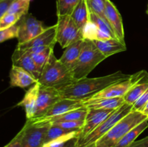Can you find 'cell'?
<instances>
[{"mask_svg":"<svg viewBox=\"0 0 148 147\" xmlns=\"http://www.w3.org/2000/svg\"><path fill=\"white\" fill-rule=\"evenodd\" d=\"M115 110L90 109L85 120V124L80 130L78 136V141L83 139L87 135L92 132L103 121L105 120Z\"/></svg>","mask_w":148,"mask_h":147,"instance_id":"cell-11","label":"cell"},{"mask_svg":"<svg viewBox=\"0 0 148 147\" xmlns=\"http://www.w3.org/2000/svg\"><path fill=\"white\" fill-rule=\"evenodd\" d=\"M84 105L90 109L116 110L125 103L124 97L91 98L83 101Z\"/></svg>","mask_w":148,"mask_h":147,"instance_id":"cell-23","label":"cell"},{"mask_svg":"<svg viewBox=\"0 0 148 147\" xmlns=\"http://www.w3.org/2000/svg\"><path fill=\"white\" fill-rule=\"evenodd\" d=\"M23 135V128L20 130V132L11 140L10 143L4 146V147H21L22 146V138Z\"/></svg>","mask_w":148,"mask_h":147,"instance_id":"cell-35","label":"cell"},{"mask_svg":"<svg viewBox=\"0 0 148 147\" xmlns=\"http://www.w3.org/2000/svg\"><path fill=\"white\" fill-rule=\"evenodd\" d=\"M82 107H85L83 101L61 98L54 105H52L51 108L48 110L46 115L42 118H49V117L62 115L69 111L79 109Z\"/></svg>","mask_w":148,"mask_h":147,"instance_id":"cell-18","label":"cell"},{"mask_svg":"<svg viewBox=\"0 0 148 147\" xmlns=\"http://www.w3.org/2000/svg\"><path fill=\"white\" fill-rule=\"evenodd\" d=\"M131 87L124 96V102L133 105L148 88V73L143 70L131 75Z\"/></svg>","mask_w":148,"mask_h":147,"instance_id":"cell-10","label":"cell"},{"mask_svg":"<svg viewBox=\"0 0 148 147\" xmlns=\"http://www.w3.org/2000/svg\"><path fill=\"white\" fill-rule=\"evenodd\" d=\"M17 34H18L17 23L12 27L0 30V43L7 40L17 37Z\"/></svg>","mask_w":148,"mask_h":147,"instance_id":"cell-32","label":"cell"},{"mask_svg":"<svg viewBox=\"0 0 148 147\" xmlns=\"http://www.w3.org/2000/svg\"><path fill=\"white\" fill-rule=\"evenodd\" d=\"M53 51V48H49L45 51L42 52L40 53H36V54H31L33 60L36 62L37 66L40 68V69H43V66L46 63V62L49 60L51 54Z\"/></svg>","mask_w":148,"mask_h":147,"instance_id":"cell-31","label":"cell"},{"mask_svg":"<svg viewBox=\"0 0 148 147\" xmlns=\"http://www.w3.org/2000/svg\"><path fill=\"white\" fill-rule=\"evenodd\" d=\"M129 147H148V135L144 138L135 141Z\"/></svg>","mask_w":148,"mask_h":147,"instance_id":"cell-38","label":"cell"},{"mask_svg":"<svg viewBox=\"0 0 148 147\" xmlns=\"http://www.w3.org/2000/svg\"><path fill=\"white\" fill-rule=\"evenodd\" d=\"M17 25L18 34L17 39L18 40V45L24 44L33 40L46 28L43 25L41 21L28 13L21 17L17 22Z\"/></svg>","mask_w":148,"mask_h":147,"instance_id":"cell-7","label":"cell"},{"mask_svg":"<svg viewBox=\"0 0 148 147\" xmlns=\"http://www.w3.org/2000/svg\"><path fill=\"white\" fill-rule=\"evenodd\" d=\"M92 41L106 58L127 50L126 43H123L116 38H111L103 40H95Z\"/></svg>","mask_w":148,"mask_h":147,"instance_id":"cell-22","label":"cell"},{"mask_svg":"<svg viewBox=\"0 0 148 147\" xmlns=\"http://www.w3.org/2000/svg\"><path fill=\"white\" fill-rule=\"evenodd\" d=\"M12 65L23 68L31 74L37 81L40 76L42 70L37 66L30 52L16 48L12 57Z\"/></svg>","mask_w":148,"mask_h":147,"instance_id":"cell-13","label":"cell"},{"mask_svg":"<svg viewBox=\"0 0 148 147\" xmlns=\"http://www.w3.org/2000/svg\"><path fill=\"white\" fill-rule=\"evenodd\" d=\"M142 112H143V113L144 114V115H145L146 116L148 117V102H147V103L146 104L145 106L144 109L143 110Z\"/></svg>","mask_w":148,"mask_h":147,"instance_id":"cell-39","label":"cell"},{"mask_svg":"<svg viewBox=\"0 0 148 147\" xmlns=\"http://www.w3.org/2000/svg\"><path fill=\"white\" fill-rule=\"evenodd\" d=\"M76 81L72 72L55 56L53 51L42 69L38 82L42 86L59 90Z\"/></svg>","mask_w":148,"mask_h":147,"instance_id":"cell-2","label":"cell"},{"mask_svg":"<svg viewBox=\"0 0 148 147\" xmlns=\"http://www.w3.org/2000/svg\"><path fill=\"white\" fill-rule=\"evenodd\" d=\"M14 0H0V19L7 12Z\"/></svg>","mask_w":148,"mask_h":147,"instance_id":"cell-37","label":"cell"},{"mask_svg":"<svg viewBox=\"0 0 148 147\" xmlns=\"http://www.w3.org/2000/svg\"><path fill=\"white\" fill-rule=\"evenodd\" d=\"M28 1H31V0H28Z\"/></svg>","mask_w":148,"mask_h":147,"instance_id":"cell-41","label":"cell"},{"mask_svg":"<svg viewBox=\"0 0 148 147\" xmlns=\"http://www.w3.org/2000/svg\"><path fill=\"white\" fill-rule=\"evenodd\" d=\"M147 119L148 117L142 112L132 110L98 140L95 147H114L129 131Z\"/></svg>","mask_w":148,"mask_h":147,"instance_id":"cell-3","label":"cell"},{"mask_svg":"<svg viewBox=\"0 0 148 147\" xmlns=\"http://www.w3.org/2000/svg\"><path fill=\"white\" fill-rule=\"evenodd\" d=\"M132 110V105L124 103L116 109L106 119L83 139L77 141V147H95L97 141L105 135L116 122Z\"/></svg>","mask_w":148,"mask_h":147,"instance_id":"cell-5","label":"cell"},{"mask_svg":"<svg viewBox=\"0 0 148 147\" xmlns=\"http://www.w3.org/2000/svg\"><path fill=\"white\" fill-rule=\"evenodd\" d=\"M148 102V88L147 90L143 94L141 97L137 99V102L132 105V110L134 111H139L142 112L143 110L144 109L145 106Z\"/></svg>","mask_w":148,"mask_h":147,"instance_id":"cell-34","label":"cell"},{"mask_svg":"<svg viewBox=\"0 0 148 147\" xmlns=\"http://www.w3.org/2000/svg\"><path fill=\"white\" fill-rule=\"evenodd\" d=\"M79 130H70L61 128L54 124H50L45 137L43 147L64 142L75 137L79 136Z\"/></svg>","mask_w":148,"mask_h":147,"instance_id":"cell-14","label":"cell"},{"mask_svg":"<svg viewBox=\"0 0 148 147\" xmlns=\"http://www.w3.org/2000/svg\"><path fill=\"white\" fill-rule=\"evenodd\" d=\"M62 97L58 89L40 84L33 118H42L44 116L52 105H54Z\"/></svg>","mask_w":148,"mask_h":147,"instance_id":"cell-9","label":"cell"},{"mask_svg":"<svg viewBox=\"0 0 148 147\" xmlns=\"http://www.w3.org/2000/svg\"><path fill=\"white\" fill-rule=\"evenodd\" d=\"M90 22L92 23L94 25L96 26L97 28L99 29L100 30L109 35L113 38H116L112 28L111 27L110 24H108V22L104 20V19H103L102 17H100V16L90 12Z\"/></svg>","mask_w":148,"mask_h":147,"instance_id":"cell-27","label":"cell"},{"mask_svg":"<svg viewBox=\"0 0 148 147\" xmlns=\"http://www.w3.org/2000/svg\"><path fill=\"white\" fill-rule=\"evenodd\" d=\"M85 39L77 40L65 48L59 60L72 71L83 48Z\"/></svg>","mask_w":148,"mask_h":147,"instance_id":"cell-19","label":"cell"},{"mask_svg":"<svg viewBox=\"0 0 148 147\" xmlns=\"http://www.w3.org/2000/svg\"><path fill=\"white\" fill-rule=\"evenodd\" d=\"M90 12L94 13L106 20L104 14L106 0H86ZM107 21V20H106ZM108 22V21H107Z\"/></svg>","mask_w":148,"mask_h":147,"instance_id":"cell-29","label":"cell"},{"mask_svg":"<svg viewBox=\"0 0 148 147\" xmlns=\"http://www.w3.org/2000/svg\"><path fill=\"white\" fill-rule=\"evenodd\" d=\"M23 16L7 12L0 19V30L9 28L17 24Z\"/></svg>","mask_w":148,"mask_h":147,"instance_id":"cell-30","label":"cell"},{"mask_svg":"<svg viewBox=\"0 0 148 147\" xmlns=\"http://www.w3.org/2000/svg\"><path fill=\"white\" fill-rule=\"evenodd\" d=\"M56 24V40L62 48L77 40L84 39L83 33L79 30L70 15L57 17Z\"/></svg>","mask_w":148,"mask_h":147,"instance_id":"cell-6","label":"cell"},{"mask_svg":"<svg viewBox=\"0 0 148 147\" xmlns=\"http://www.w3.org/2000/svg\"><path fill=\"white\" fill-rule=\"evenodd\" d=\"M104 14L116 38L123 43H125L122 17L118 9L111 0H106Z\"/></svg>","mask_w":148,"mask_h":147,"instance_id":"cell-12","label":"cell"},{"mask_svg":"<svg viewBox=\"0 0 148 147\" xmlns=\"http://www.w3.org/2000/svg\"><path fill=\"white\" fill-rule=\"evenodd\" d=\"M148 128V119L139 124L129 131L114 147H129L136 141V138Z\"/></svg>","mask_w":148,"mask_h":147,"instance_id":"cell-25","label":"cell"},{"mask_svg":"<svg viewBox=\"0 0 148 147\" xmlns=\"http://www.w3.org/2000/svg\"><path fill=\"white\" fill-rule=\"evenodd\" d=\"M30 1L28 0H14L7 12L24 16L28 13Z\"/></svg>","mask_w":148,"mask_h":147,"instance_id":"cell-28","label":"cell"},{"mask_svg":"<svg viewBox=\"0 0 148 147\" xmlns=\"http://www.w3.org/2000/svg\"><path fill=\"white\" fill-rule=\"evenodd\" d=\"M147 9H148V5H147Z\"/></svg>","mask_w":148,"mask_h":147,"instance_id":"cell-42","label":"cell"},{"mask_svg":"<svg viewBox=\"0 0 148 147\" xmlns=\"http://www.w3.org/2000/svg\"><path fill=\"white\" fill-rule=\"evenodd\" d=\"M10 86L13 87L27 88L33 86L38 81L31 74L23 68L12 65L10 72Z\"/></svg>","mask_w":148,"mask_h":147,"instance_id":"cell-17","label":"cell"},{"mask_svg":"<svg viewBox=\"0 0 148 147\" xmlns=\"http://www.w3.org/2000/svg\"><path fill=\"white\" fill-rule=\"evenodd\" d=\"M80 0H56V15H71Z\"/></svg>","mask_w":148,"mask_h":147,"instance_id":"cell-26","label":"cell"},{"mask_svg":"<svg viewBox=\"0 0 148 147\" xmlns=\"http://www.w3.org/2000/svg\"><path fill=\"white\" fill-rule=\"evenodd\" d=\"M39 88L40 84L38 82L33 84L26 92L23 99L17 104V106H20L25 109L27 120L34 118Z\"/></svg>","mask_w":148,"mask_h":147,"instance_id":"cell-20","label":"cell"},{"mask_svg":"<svg viewBox=\"0 0 148 147\" xmlns=\"http://www.w3.org/2000/svg\"><path fill=\"white\" fill-rule=\"evenodd\" d=\"M146 13H147V15H148V9H147V11H146Z\"/></svg>","mask_w":148,"mask_h":147,"instance_id":"cell-40","label":"cell"},{"mask_svg":"<svg viewBox=\"0 0 148 147\" xmlns=\"http://www.w3.org/2000/svg\"><path fill=\"white\" fill-rule=\"evenodd\" d=\"M56 24L46 27L43 33L36 36L33 40L24 44H17L16 48L22 49V50L38 47V46H48V47L53 48L55 44L57 43L56 40Z\"/></svg>","mask_w":148,"mask_h":147,"instance_id":"cell-16","label":"cell"},{"mask_svg":"<svg viewBox=\"0 0 148 147\" xmlns=\"http://www.w3.org/2000/svg\"><path fill=\"white\" fill-rule=\"evenodd\" d=\"M54 125H58L61 128L70 130H79L80 131L84 126L85 120H75V121H64V122H53Z\"/></svg>","mask_w":148,"mask_h":147,"instance_id":"cell-33","label":"cell"},{"mask_svg":"<svg viewBox=\"0 0 148 147\" xmlns=\"http://www.w3.org/2000/svg\"><path fill=\"white\" fill-rule=\"evenodd\" d=\"M130 77L131 75L124 74L121 71L101 77H85L59 89V92L62 98L85 101L93 97L110 85Z\"/></svg>","mask_w":148,"mask_h":147,"instance_id":"cell-1","label":"cell"},{"mask_svg":"<svg viewBox=\"0 0 148 147\" xmlns=\"http://www.w3.org/2000/svg\"><path fill=\"white\" fill-rule=\"evenodd\" d=\"M49 125L33 123L27 120L23 128L21 147H43Z\"/></svg>","mask_w":148,"mask_h":147,"instance_id":"cell-8","label":"cell"},{"mask_svg":"<svg viewBox=\"0 0 148 147\" xmlns=\"http://www.w3.org/2000/svg\"><path fill=\"white\" fill-rule=\"evenodd\" d=\"M106 58L102 54L93 42L85 39L83 48L76 64L72 72L74 77L77 79H83Z\"/></svg>","mask_w":148,"mask_h":147,"instance_id":"cell-4","label":"cell"},{"mask_svg":"<svg viewBox=\"0 0 148 147\" xmlns=\"http://www.w3.org/2000/svg\"><path fill=\"white\" fill-rule=\"evenodd\" d=\"M88 108L82 107L79 109L74 110L62 115L49 117V118H33V119H28V120L33 123L40 124V125H49L53 122H64V121L85 120L88 114Z\"/></svg>","mask_w":148,"mask_h":147,"instance_id":"cell-15","label":"cell"},{"mask_svg":"<svg viewBox=\"0 0 148 147\" xmlns=\"http://www.w3.org/2000/svg\"><path fill=\"white\" fill-rule=\"evenodd\" d=\"M90 10L86 0H80L71 14V17L82 31L90 22Z\"/></svg>","mask_w":148,"mask_h":147,"instance_id":"cell-24","label":"cell"},{"mask_svg":"<svg viewBox=\"0 0 148 147\" xmlns=\"http://www.w3.org/2000/svg\"><path fill=\"white\" fill-rule=\"evenodd\" d=\"M77 141L78 137H75V138H72L66 141H64V142L53 144V145L46 147H77Z\"/></svg>","mask_w":148,"mask_h":147,"instance_id":"cell-36","label":"cell"},{"mask_svg":"<svg viewBox=\"0 0 148 147\" xmlns=\"http://www.w3.org/2000/svg\"><path fill=\"white\" fill-rule=\"evenodd\" d=\"M131 78V77H130ZM127 80L121 81L110 85L108 87L104 89L99 93L95 95L92 98H116L124 97L130 88L131 87L132 84L131 79ZM91 99V98H90Z\"/></svg>","mask_w":148,"mask_h":147,"instance_id":"cell-21","label":"cell"}]
</instances>
